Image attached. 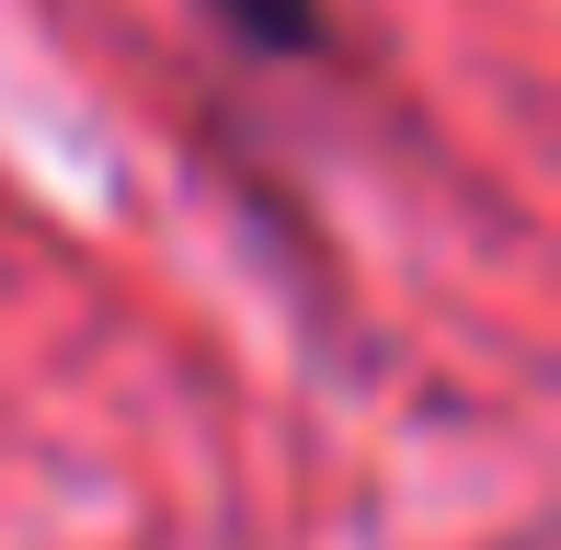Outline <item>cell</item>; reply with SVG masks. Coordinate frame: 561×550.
I'll list each match as a JSON object with an SVG mask.
<instances>
[{
  "mask_svg": "<svg viewBox=\"0 0 561 550\" xmlns=\"http://www.w3.org/2000/svg\"><path fill=\"white\" fill-rule=\"evenodd\" d=\"M207 23L229 46H252V58H321V35H333V23H321V0H207Z\"/></svg>",
  "mask_w": 561,
  "mask_h": 550,
  "instance_id": "1",
  "label": "cell"
}]
</instances>
